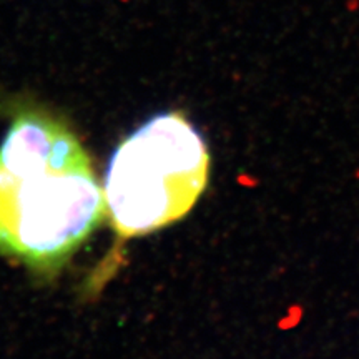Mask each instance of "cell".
I'll return each instance as SVG.
<instances>
[{"instance_id":"obj_1","label":"cell","mask_w":359,"mask_h":359,"mask_svg":"<svg viewBox=\"0 0 359 359\" xmlns=\"http://www.w3.org/2000/svg\"><path fill=\"white\" fill-rule=\"evenodd\" d=\"M105 219L88 151L48 111L13 114L0 142V255L53 275Z\"/></svg>"},{"instance_id":"obj_2","label":"cell","mask_w":359,"mask_h":359,"mask_svg":"<svg viewBox=\"0 0 359 359\" xmlns=\"http://www.w3.org/2000/svg\"><path fill=\"white\" fill-rule=\"evenodd\" d=\"M212 154L180 110L151 115L116 145L103 178L105 218L122 240L180 222L210 183Z\"/></svg>"}]
</instances>
